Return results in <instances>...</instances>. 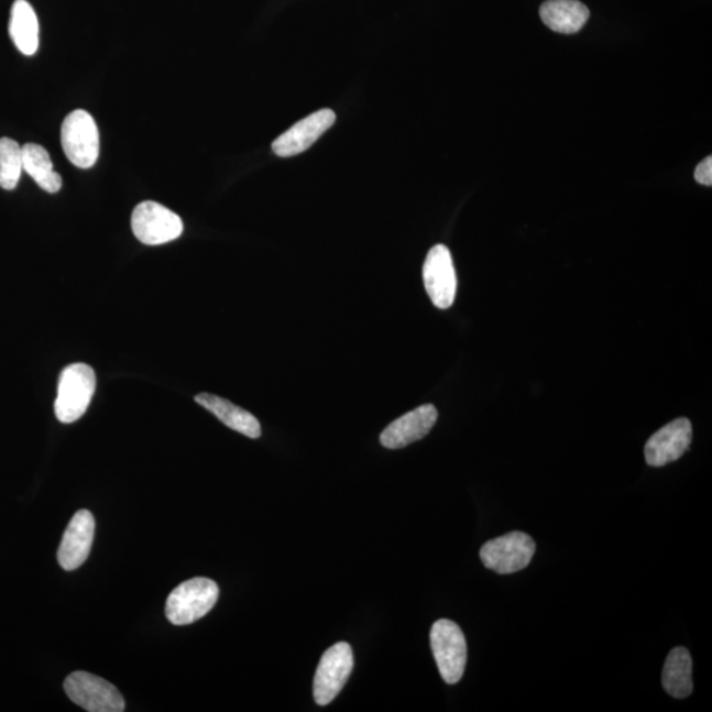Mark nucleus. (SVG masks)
<instances>
[{
    "mask_svg": "<svg viewBox=\"0 0 712 712\" xmlns=\"http://www.w3.org/2000/svg\"><path fill=\"white\" fill-rule=\"evenodd\" d=\"M219 598V588L209 578H193L177 585L166 599L165 615L175 625H188L208 615Z\"/></svg>",
    "mask_w": 712,
    "mask_h": 712,
    "instance_id": "obj_1",
    "label": "nucleus"
},
{
    "mask_svg": "<svg viewBox=\"0 0 712 712\" xmlns=\"http://www.w3.org/2000/svg\"><path fill=\"white\" fill-rule=\"evenodd\" d=\"M96 372L88 364L68 365L59 376L55 414L63 424H72L85 415L95 395Z\"/></svg>",
    "mask_w": 712,
    "mask_h": 712,
    "instance_id": "obj_2",
    "label": "nucleus"
},
{
    "mask_svg": "<svg viewBox=\"0 0 712 712\" xmlns=\"http://www.w3.org/2000/svg\"><path fill=\"white\" fill-rule=\"evenodd\" d=\"M430 645L442 680L449 684L461 681L468 662V644L459 625L448 618L432 624Z\"/></svg>",
    "mask_w": 712,
    "mask_h": 712,
    "instance_id": "obj_3",
    "label": "nucleus"
},
{
    "mask_svg": "<svg viewBox=\"0 0 712 712\" xmlns=\"http://www.w3.org/2000/svg\"><path fill=\"white\" fill-rule=\"evenodd\" d=\"M62 144L66 157L78 168L95 166L99 156V131L88 111L75 110L65 118Z\"/></svg>",
    "mask_w": 712,
    "mask_h": 712,
    "instance_id": "obj_4",
    "label": "nucleus"
},
{
    "mask_svg": "<svg viewBox=\"0 0 712 712\" xmlns=\"http://www.w3.org/2000/svg\"><path fill=\"white\" fill-rule=\"evenodd\" d=\"M535 554L534 538L524 532H511L485 543L479 556L484 567L497 574H514L527 568Z\"/></svg>",
    "mask_w": 712,
    "mask_h": 712,
    "instance_id": "obj_5",
    "label": "nucleus"
},
{
    "mask_svg": "<svg viewBox=\"0 0 712 712\" xmlns=\"http://www.w3.org/2000/svg\"><path fill=\"white\" fill-rule=\"evenodd\" d=\"M354 669V654L348 643H338L325 651L313 682L319 706H328L341 693Z\"/></svg>",
    "mask_w": 712,
    "mask_h": 712,
    "instance_id": "obj_6",
    "label": "nucleus"
},
{
    "mask_svg": "<svg viewBox=\"0 0 712 712\" xmlns=\"http://www.w3.org/2000/svg\"><path fill=\"white\" fill-rule=\"evenodd\" d=\"M64 689L70 701L89 712H123L125 709L123 697L114 684L86 671L72 673Z\"/></svg>",
    "mask_w": 712,
    "mask_h": 712,
    "instance_id": "obj_7",
    "label": "nucleus"
},
{
    "mask_svg": "<svg viewBox=\"0 0 712 712\" xmlns=\"http://www.w3.org/2000/svg\"><path fill=\"white\" fill-rule=\"evenodd\" d=\"M131 228L144 244L158 245L182 237L184 223L176 212L153 201L139 204L132 212Z\"/></svg>",
    "mask_w": 712,
    "mask_h": 712,
    "instance_id": "obj_8",
    "label": "nucleus"
},
{
    "mask_svg": "<svg viewBox=\"0 0 712 712\" xmlns=\"http://www.w3.org/2000/svg\"><path fill=\"white\" fill-rule=\"evenodd\" d=\"M423 276L425 289L431 303L439 309L450 308L457 295V275L450 251L446 245L437 244L429 251Z\"/></svg>",
    "mask_w": 712,
    "mask_h": 712,
    "instance_id": "obj_9",
    "label": "nucleus"
},
{
    "mask_svg": "<svg viewBox=\"0 0 712 712\" xmlns=\"http://www.w3.org/2000/svg\"><path fill=\"white\" fill-rule=\"evenodd\" d=\"M693 427L688 418H677L651 436L645 445V459L654 468L680 459L690 448Z\"/></svg>",
    "mask_w": 712,
    "mask_h": 712,
    "instance_id": "obj_10",
    "label": "nucleus"
},
{
    "mask_svg": "<svg viewBox=\"0 0 712 712\" xmlns=\"http://www.w3.org/2000/svg\"><path fill=\"white\" fill-rule=\"evenodd\" d=\"M336 112L330 109L313 112L297 122L272 143V150L281 157L296 156L309 150L326 131L336 123Z\"/></svg>",
    "mask_w": 712,
    "mask_h": 712,
    "instance_id": "obj_11",
    "label": "nucleus"
},
{
    "mask_svg": "<svg viewBox=\"0 0 712 712\" xmlns=\"http://www.w3.org/2000/svg\"><path fill=\"white\" fill-rule=\"evenodd\" d=\"M96 521L90 511H78L66 528L58 548V563L66 571L83 567L95 541Z\"/></svg>",
    "mask_w": 712,
    "mask_h": 712,
    "instance_id": "obj_12",
    "label": "nucleus"
},
{
    "mask_svg": "<svg viewBox=\"0 0 712 712\" xmlns=\"http://www.w3.org/2000/svg\"><path fill=\"white\" fill-rule=\"evenodd\" d=\"M437 418L438 412L435 405H423L388 425L382 432L381 442L387 449H403L427 437L435 427Z\"/></svg>",
    "mask_w": 712,
    "mask_h": 712,
    "instance_id": "obj_13",
    "label": "nucleus"
},
{
    "mask_svg": "<svg viewBox=\"0 0 712 712\" xmlns=\"http://www.w3.org/2000/svg\"><path fill=\"white\" fill-rule=\"evenodd\" d=\"M196 402L202 405L205 409H208L210 414L215 415L226 427L241 432V435L249 438L255 439L262 436V427L258 418L251 415L250 412L224 401V398L210 394H201L196 396Z\"/></svg>",
    "mask_w": 712,
    "mask_h": 712,
    "instance_id": "obj_14",
    "label": "nucleus"
},
{
    "mask_svg": "<svg viewBox=\"0 0 712 712\" xmlns=\"http://www.w3.org/2000/svg\"><path fill=\"white\" fill-rule=\"evenodd\" d=\"M540 15L551 31L572 35L588 23L590 11L578 0H548L541 6Z\"/></svg>",
    "mask_w": 712,
    "mask_h": 712,
    "instance_id": "obj_15",
    "label": "nucleus"
},
{
    "mask_svg": "<svg viewBox=\"0 0 712 712\" xmlns=\"http://www.w3.org/2000/svg\"><path fill=\"white\" fill-rule=\"evenodd\" d=\"M662 687L678 700L693 693V660L687 648L678 647L670 651L664 665Z\"/></svg>",
    "mask_w": 712,
    "mask_h": 712,
    "instance_id": "obj_16",
    "label": "nucleus"
},
{
    "mask_svg": "<svg viewBox=\"0 0 712 712\" xmlns=\"http://www.w3.org/2000/svg\"><path fill=\"white\" fill-rule=\"evenodd\" d=\"M9 32L13 44L23 55H35L39 48V20L35 10L26 0L13 2Z\"/></svg>",
    "mask_w": 712,
    "mask_h": 712,
    "instance_id": "obj_17",
    "label": "nucleus"
},
{
    "mask_svg": "<svg viewBox=\"0 0 712 712\" xmlns=\"http://www.w3.org/2000/svg\"><path fill=\"white\" fill-rule=\"evenodd\" d=\"M23 171L30 175L35 183L45 191L57 193L62 189L63 179L53 169V163L48 151L43 145L26 143L22 146Z\"/></svg>",
    "mask_w": 712,
    "mask_h": 712,
    "instance_id": "obj_18",
    "label": "nucleus"
},
{
    "mask_svg": "<svg viewBox=\"0 0 712 712\" xmlns=\"http://www.w3.org/2000/svg\"><path fill=\"white\" fill-rule=\"evenodd\" d=\"M22 172V146L10 138L0 139V188L15 189Z\"/></svg>",
    "mask_w": 712,
    "mask_h": 712,
    "instance_id": "obj_19",
    "label": "nucleus"
},
{
    "mask_svg": "<svg viewBox=\"0 0 712 712\" xmlns=\"http://www.w3.org/2000/svg\"><path fill=\"white\" fill-rule=\"evenodd\" d=\"M694 177L698 183L706 186L712 185V157L704 158L703 162L697 166Z\"/></svg>",
    "mask_w": 712,
    "mask_h": 712,
    "instance_id": "obj_20",
    "label": "nucleus"
}]
</instances>
